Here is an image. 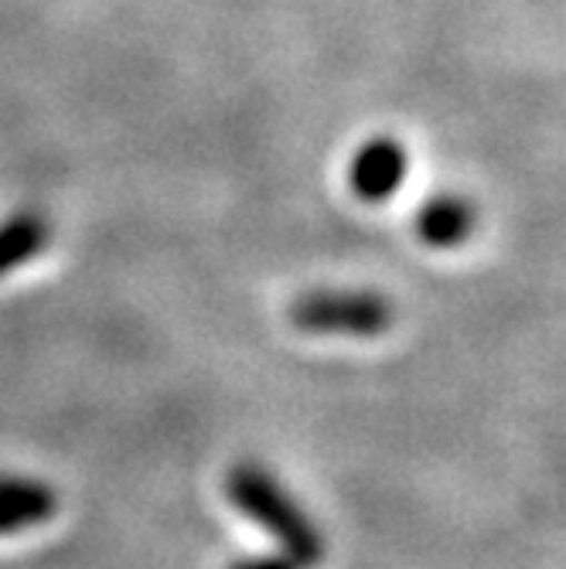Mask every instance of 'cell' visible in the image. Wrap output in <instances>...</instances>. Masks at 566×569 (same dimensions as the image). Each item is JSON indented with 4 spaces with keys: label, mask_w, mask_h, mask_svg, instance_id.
Masks as SVG:
<instances>
[{
    "label": "cell",
    "mask_w": 566,
    "mask_h": 569,
    "mask_svg": "<svg viewBox=\"0 0 566 569\" xmlns=\"http://www.w3.org/2000/svg\"><path fill=\"white\" fill-rule=\"evenodd\" d=\"M59 495L51 485L21 475H0V536L38 529L56 519Z\"/></svg>",
    "instance_id": "277c9868"
},
{
    "label": "cell",
    "mask_w": 566,
    "mask_h": 569,
    "mask_svg": "<svg viewBox=\"0 0 566 569\" xmlns=\"http://www.w3.org/2000/svg\"><path fill=\"white\" fill-rule=\"evenodd\" d=\"M229 569H300L290 556H252V559H239Z\"/></svg>",
    "instance_id": "52a82bcc"
},
{
    "label": "cell",
    "mask_w": 566,
    "mask_h": 569,
    "mask_svg": "<svg viewBox=\"0 0 566 569\" xmlns=\"http://www.w3.org/2000/svg\"><path fill=\"white\" fill-rule=\"evenodd\" d=\"M414 229L420 242H427L430 249H454L475 232V209L460 194H437L427 204H420Z\"/></svg>",
    "instance_id": "5b68a950"
},
{
    "label": "cell",
    "mask_w": 566,
    "mask_h": 569,
    "mask_svg": "<svg viewBox=\"0 0 566 569\" xmlns=\"http://www.w3.org/2000/svg\"><path fill=\"white\" fill-rule=\"evenodd\" d=\"M51 242V226L41 212L21 209L0 222V280L31 263Z\"/></svg>",
    "instance_id": "8992f818"
},
{
    "label": "cell",
    "mask_w": 566,
    "mask_h": 569,
    "mask_svg": "<svg viewBox=\"0 0 566 569\" xmlns=\"http://www.w3.org/2000/svg\"><path fill=\"white\" fill-rule=\"evenodd\" d=\"M409 174V153L393 137H373L351 153L348 188L358 201L383 204L389 201Z\"/></svg>",
    "instance_id": "3957f363"
},
{
    "label": "cell",
    "mask_w": 566,
    "mask_h": 569,
    "mask_svg": "<svg viewBox=\"0 0 566 569\" xmlns=\"http://www.w3.org/2000/svg\"><path fill=\"white\" fill-rule=\"evenodd\" d=\"M226 498L252 526H260L267 536H274L284 556H290L300 569L325 562L321 529L264 463L256 460L232 463L226 475Z\"/></svg>",
    "instance_id": "6da1fadb"
},
{
    "label": "cell",
    "mask_w": 566,
    "mask_h": 569,
    "mask_svg": "<svg viewBox=\"0 0 566 569\" xmlns=\"http://www.w3.org/2000/svg\"><path fill=\"white\" fill-rule=\"evenodd\" d=\"M393 318L396 310L379 290H307L290 303V321L307 335L379 338Z\"/></svg>",
    "instance_id": "7a4b0ae2"
}]
</instances>
